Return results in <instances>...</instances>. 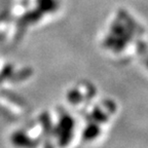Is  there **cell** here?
Returning a JSON list of instances; mask_svg holds the SVG:
<instances>
[{
	"mask_svg": "<svg viewBox=\"0 0 148 148\" xmlns=\"http://www.w3.org/2000/svg\"><path fill=\"white\" fill-rule=\"evenodd\" d=\"M100 135V127L97 125H90L83 132V139L86 141H92Z\"/></svg>",
	"mask_w": 148,
	"mask_h": 148,
	"instance_id": "3957f363",
	"label": "cell"
},
{
	"mask_svg": "<svg viewBox=\"0 0 148 148\" xmlns=\"http://www.w3.org/2000/svg\"><path fill=\"white\" fill-rule=\"evenodd\" d=\"M12 142L16 147L18 148H35L37 145V142L29 138L25 133L21 132L14 134L12 137Z\"/></svg>",
	"mask_w": 148,
	"mask_h": 148,
	"instance_id": "7a4b0ae2",
	"label": "cell"
},
{
	"mask_svg": "<svg viewBox=\"0 0 148 148\" xmlns=\"http://www.w3.org/2000/svg\"><path fill=\"white\" fill-rule=\"evenodd\" d=\"M73 127L74 123L71 117L64 116L61 118L58 127V132H57L59 145L61 147H66L71 142L72 135H73Z\"/></svg>",
	"mask_w": 148,
	"mask_h": 148,
	"instance_id": "6da1fadb",
	"label": "cell"
}]
</instances>
